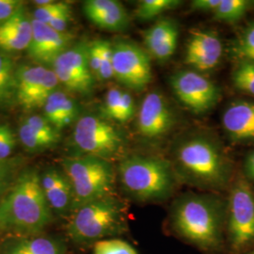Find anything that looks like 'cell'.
<instances>
[{
	"instance_id": "6da1fadb",
	"label": "cell",
	"mask_w": 254,
	"mask_h": 254,
	"mask_svg": "<svg viewBox=\"0 0 254 254\" xmlns=\"http://www.w3.org/2000/svg\"><path fill=\"white\" fill-rule=\"evenodd\" d=\"M52 220V210L41 185L40 173L28 169L19 173L0 200V229L21 236L40 235Z\"/></svg>"
},
{
	"instance_id": "7a4b0ae2",
	"label": "cell",
	"mask_w": 254,
	"mask_h": 254,
	"mask_svg": "<svg viewBox=\"0 0 254 254\" xmlns=\"http://www.w3.org/2000/svg\"><path fill=\"white\" fill-rule=\"evenodd\" d=\"M172 223L179 236L202 250L214 251L221 245L223 210L211 196L188 195L177 200Z\"/></svg>"
},
{
	"instance_id": "3957f363",
	"label": "cell",
	"mask_w": 254,
	"mask_h": 254,
	"mask_svg": "<svg viewBox=\"0 0 254 254\" xmlns=\"http://www.w3.org/2000/svg\"><path fill=\"white\" fill-rule=\"evenodd\" d=\"M118 173L124 190L140 201L167 199L174 189L172 165L161 157L129 155L121 161Z\"/></svg>"
},
{
	"instance_id": "277c9868",
	"label": "cell",
	"mask_w": 254,
	"mask_h": 254,
	"mask_svg": "<svg viewBox=\"0 0 254 254\" xmlns=\"http://www.w3.org/2000/svg\"><path fill=\"white\" fill-rule=\"evenodd\" d=\"M127 230L125 207L114 196L92 200L71 212L67 235L78 244H89L117 236Z\"/></svg>"
},
{
	"instance_id": "5b68a950",
	"label": "cell",
	"mask_w": 254,
	"mask_h": 254,
	"mask_svg": "<svg viewBox=\"0 0 254 254\" xmlns=\"http://www.w3.org/2000/svg\"><path fill=\"white\" fill-rule=\"evenodd\" d=\"M62 165L73 189L72 211L92 200L112 196L115 172L109 160L79 155L65 158Z\"/></svg>"
},
{
	"instance_id": "8992f818",
	"label": "cell",
	"mask_w": 254,
	"mask_h": 254,
	"mask_svg": "<svg viewBox=\"0 0 254 254\" xmlns=\"http://www.w3.org/2000/svg\"><path fill=\"white\" fill-rule=\"evenodd\" d=\"M176 160L183 174L197 186L217 189L227 182V160L218 146L207 138L184 141L177 149Z\"/></svg>"
},
{
	"instance_id": "52a82bcc",
	"label": "cell",
	"mask_w": 254,
	"mask_h": 254,
	"mask_svg": "<svg viewBox=\"0 0 254 254\" xmlns=\"http://www.w3.org/2000/svg\"><path fill=\"white\" fill-rule=\"evenodd\" d=\"M73 144L82 155L109 160L122 152L125 138L106 119L85 115L78 119L73 129Z\"/></svg>"
},
{
	"instance_id": "ba28073f",
	"label": "cell",
	"mask_w": 254,
	"mask_h": 254,
	"mask_svg": "<svg viewBox=\"0 0 254 254\" xmlns=\"http://www.w3.org/2000/svg\"><path fill=\"white\" fill-rule=\"evenodd\" d=\"M113 48V77L135 91L145 90L153 80L150 55L132 41L117 40Z\"/></svg>"
},
{
	"instance_id": "9c48e42d",
	"label": "cell",
	"mask_w": 254,
	"mask_h": 254,
	"mask_svg": "<svg viewBox=\"0 0 254 254\" xmlns=\"http://www.w3.org/2000/svg\"><path fill=\"white\" fill-rule=\"evenodd\" d=\"M54 71L41 65H20L15 72V102L26 111L43 109L59 89Z\"/></svg>"
},
{
	"instance_id": "30bf717a",
	"label": "cell",
	"mask_w": 254,
	"mask_h": 254,
	"mask_svg": "<svg viewBox=\"0 0 254 254\" xmlns=\"http://www.w3.org/2000/svg\"><path fill=\"white\" fill-rule=\"evenodd\" d=\"M170 84L178 100L195 114L206 113L217 106L221 97L218 86L195 70L173 73Z\"/></svg>"
},
{
	"instance_id": "8fae6325",
	"label": "cell",
	"mask_w": 254,
	"mask_h": 254,
	"mask_svg": "<svg viewBox=\"0 0 254 254\" xmlns=\"http://www.w3.org/2000/svg\"><path fill=\"white\" fill-rule=\"evenodd\" d=\"M228 233L235 251L254 242V194L243 180L237 182L231 191Z\"/></svg>"
},
{
	"instance_id": "7c38bea8",
	"label": "cell",
	"mask_w": 254,
	"mask_h": 254,
	"mask_svg": "<svg viewBox=\"0 0 254 254\" xmlns=\"http://www.w3.org/2000/svg\"><path fill=\"white\" fill-rule=\"evenodd\" d=\"M89 43L80 42L61 55L52 65L60 83L70 92L91 95L96 79L88 59Z\"/></svg>"
},
{
	"instance_id": "4fadbf2b",
	"label": "cell",
	"mask_w": 254,
	"mask_h": 254,
	"mask_svg": "<svg viewBox=\"0 0 254 254\" xmlns=\"http://www.w3.org/2000/svg\"><path fill=\"white\" fill-rule=\"evenodd\" d=\"M73 41L72 34L56 31L48 25L32 18V38L27 55L37 65L52 67L55 61L72 46Z\"/></svg>"
},
{
	"instance_id": "5bb4252c",
	"label": "cell",
	"mask_w": 254,
	"mask_h": 254,
	"mask_svg": "<svg viewBox=\"0 0 254 254\" xmlns=\"http://www.w3.org/2000/svg\"><path fill=\"white\" fill-rule=\"evenodd\" d=\"M174 114L167 99L159 91L149 92L140 104L137 114V130L141 136L159 138L174 126Z\"/></svg>"
},
{
	"instance_id": "9a60e30c",
	"label": "cell",
	"mask_w": 254,
	"mask_h": 254,
	"mask_svg": "<svg viewBox=\"0 0 254 254\" xmlns=\"http://www.w3.org/2000/svg\"><path fill=\"white\" fill-rule=\"evenodd\" d=\"M222 54L223 46L217 32L196 29L188 40L185 64L197 72H207L218 66Z\"/></svg>"
},
{
	"instance_id": "2e32d148",
	"label": "cell",
	"mask_w": 254,
	"mask_h": 254,
	"mask_svg": "<svg viewBox=\"0 0 254 254\" xmlns=\"http://www.w3.org/2000/svg\"><path fill=\"white\" fill-rule=\"evenodd\" d=\"M83 12L96 27L109 31H123L130 24L127 9L116 0H87Z\"/></svg>"
},
{
	"instance_id": "e0dca14e",
	"label": "cell",
	"mask_w": 254,
	"mask_h": 254,
	"mask_svg": "<svg viewBox=\"0 0 254 254\" xmlns=\"http://www.w3.org/2000/svg\"><path fill=\"white\" fill-rule=\"evenodd\" d=\"M179 27L172 18L157 20L144 33V45L150 56L157 62H167L175 53Z\"/></svg>"
},
{
	"instance_id": "ac0fdd59",
	"label": "cell",
	"mask_w": 254,
	"mask_h": 254,
	"mask_svg": "<svg viewBox=\"0 0 254 254\" xmlns=\"http://www.w3.org/2000/svg\"><path fill=\"white\" fill-rule=\"evenodd\" d=\"M32 38V18L25 6L0 26V51L6 54L27 50Z\"/></svg>"
},
{
	"instance_id": "d6986e66",
	"label": "cell",
	"mask_w": 254,
	"mask_h": 254,
	"mask_svg": "<svg viewBox=\"0 0 254 254\" xmlns=\"http://www.w3.org/2000/svg\"><path fill=\"white\" fill-rule=\"evenodd\" d=\"M40 177L45 197L52 212L58 215L71 213L73 209V189L64 171L49 168L40 174Z\"/></svg>"
},
{
	"instance_id": "ffe728a7",
	"label": "cell",
	"mask_w": 254,
	"mask_h": 254,
	"mask_svg": "<svg viewBox=\"0 0 254 254\" xmlns=\"http://www.w3.org/2000/svg\"><path fill=\"white\" fill-rule=\"evenodd\" d=\"M222 125L234 141L254 139V103L237 101L223 113Z\"/></svg>"
},
{
	"instance_id": "44dd1931",
	"label": "cell",
	"mask_w": 254,
	"mask_h": 254,
	"mask_svg": "<svg viewBox=\"0 0 254 254\" xmlns=\"http://www.w3.org/2000/svg\"><path fill=\"white\" fill-rule=\"evenodd\" d=\"M0 254H65V247L62 240L52 236H19L1 246Z\"/></svg>"
},
{
	"instance_id": "7402d4cb",
	"label": "cell",
	"mask_w": 254,
	"mask_h": 254,
	"mask_svg": "<svg viewBox=\"0 0 254 254\" xmlns=\"http://www.w3.org/2000/svg\"><path fill=\"white\" fill-rule=\"evenodd\" d=\"M44 117L60 132L69 127L79 115V107L71 95L58 90L43 107Z\"/></svg>"
},
{
	"instance_id": "603a6c76",
	"label": "cell",
	"mask_w": 254,
	"mask_h": 254,
	"mask_svg": "<svg viewBox=\"0 0 254 254\" xmlns=\"http://www.w3.org/2000/svg\"><path fill=\"white\" fill-rule=\"evenodd\" d=\"M101 113L106 120L125 124L135 116V101L128 91L112 88L105 95Z\"/></svg>"
},
{
	"instance_id": "cb8c5ba5",
	"label": "cell",
	"mask_w": 254,
	"mask_h": 254,
	"mask_svg": "<svg viewBox=\"0 0 254 254\" xmlns=\"http://www.w3.org/2000/svg\"><path fill=\"white\" fill-rule=\"evenodd\" d=\"M16 68L9 54L0 51V107L8 108L15 102Z\"/></svg>"
},
{
	"instance_id": "d4e9b609",
	"label": "cell",
	"mask_w": 254,
	"mask_h": 254,
	"mask_svg": "<svg viewBox=\"0 0 254 254\" xmlns=\"http://www.w3.org/2000/svg\"><path fill=\"white\" fill-rule=\"evenodd\" d=\"M251 5L247 0H221L220 5L213 11L214 18L219 22L234 24L244 17Z\"/></svg>"
},
{
	"instance_id": "484cf974",
	"label": "cell",
	"mask_w": 254,
	"mask_h": 254,
	"mask_svg": "<svg viewBox=\"0 0 254 254\" xmlns=\"http://www.w3.org/2000/svg\"><path fill=\"white\" fill-rule=\"evenodd\" d=\"M181 4L179 0H142L137 5L136 16L141 21H151Z\"/></svg>"
},
{
	"instance_id": "4316f807",
	"label": "cell",
	"mask_w": 254,
	"mask_h": 254,
	"mask_svg": "<svg viewBox=\"0 0 254 254\" xmlns=\"http://www.w3.org/2000/svg\"><path fill=\"white\" fill-rule=\"evenodd\" d=\"M18 137L22 145L24 146L25 150L28 153H41L53 147L48 141H46V139L38 136L36 133L27 126L25 121H23L19 126Z\"/></svg>"
},
{
	"instance_id": "83f0119b",
	"label": "cell",
	"mask_w": 254,
	"mask_h": 254,
	"mask_svg": "<svg viewBox=\"0 0 254 254\" xmlns=\"http://www.w3.org/2000/svg\"><path fill=\"white\" fill-rule=\"evenodd\" d=\"M235 88L254 95V62L242 61L233 73Z\"/></svg>"
},
{
	"instance_id": "f1b7e54d",
	"label": "cell",
	"mask_w": 254,
	"mask_h": 254,
	"mask_svg": "<svg viewBox=\"0 0 254 254\" xmlns=\"http://www.w3.org/2000/svg\"><path fill=\"white\" fill-rule=\"evenodd\" d=\"M25 122L37 135L46 141H48L52 146H55L61 139L60 132L44 116L41 115H31L27 117Z\"/></svg>"
},
{
	"instance_id": "f546056e",
	"label": "cell",
	"mask_w": 254,
	"mask_h": 254,
	"mask_svg": "<svg viewBox=\"0 0 254 254\" xmlns=\"http://www.w3.org/2000/svg\"><path fill=\"white\" fill-rule=\"evenodd\" d=\"M93 254H137L136 250L120 239H104L93 247Z\"/></svg>"
},
{
	"instance_id": "4dcf8cb0",
	"label": "cell",
	"mask_w": 254,
	"mask_h": 254,
	"mask_svg": "<svg viewBox=\"0 0 254 254\" xmlns=\"http://www.w3.org/2000/svg\"><path fill=\"white\" fill-rule=\"evenodd\" d=\"M20 161L16 159H7L0 161V198L9 190L17 178Z\"/></svg>"
},
{
	"instance_id": "1f68e13d",
	"label": "cell",
	"mask_w": 254,
	"mask_h": 254,
	"mask_svg": "<svg viewBox=\"0 0 254 254\" xmlns=\"http://www.w3.org/2000/svg\"><path fill=\"white\" fill-rule=\"evenodd\" d=\"M71 6L67 2H56L54 1L51 4H48L43 7H37L33 11L34 20H37L41 23L48 25L53 19L58 17L59 15L64 12L71 10Z\"/></svg>"
},
{
	"instance_id": "d6a6232c",
	"label": "cell",
	"mask_w": 254,
	"mask_h": 254,
	"mask_svg": "<svg viewBox=\"0 0 254 254\" xmlns=\"http://www.w3.org/2000/svg\"><path fill=\"white\" fill-rule=\"evenodd\" d=\"M237 57L243 61L254 62V24L246 28L234 48Z\"/></svg>"
},
{
	"instance_id": "836d02e7",
	"label": "cell",
	"mask_w": 254,
	"mask_h": 254,
	"mask_svg": "<svg viewBox=\"0 0 254 254\" xmlns=\"http://www.w3.org/2000/svg\"><path fill=\"white\" fill-rule=\"evenodd\" d=\"M16 146V136L9 125H0V161L9 159Z\"/></svg>"
},
{
	"instance_id": "e575fe53",
	"label": "cell",
	"mask_w": 254,
	"mask_h": 254,
	"mask_svg": "<svg viewBox=\"0 0 254 254\" xmlns=\"http://www.w3.org/2000/svg\"><path fill=\"white\" fill-rule=\"evenodd\" d=\"M113 77V48L112 44L104 40L102 48L100 73L98 81H108Z\"/></svg>"
},
{
	"instance_id": "d590c367",
	"label": "cell",
	"mask_w": 254,
	"mask_h": 254,
	"mask_svg": "<svg viewBox=\"0 0 254 254\" xmlns=\"http://www.w3.org/2000/svg\"><path fill=\"white\" fill-rule=\"evenodd\" d=\"M104 40H94L88 45V59L91 73L94 78L98 80L100 73L101 60H102V48Z\"/></svg>"
},
{
	"instance_id": "8d00e7d4",
	"label": "cell",
	"mask_w": 254,
	"mask_h": 254,
	"mask_svg": "<svg viewBox=\"0 0 254 254\" xmlns=\"http://www.w3.org/2000/svg\"><path fill=\"white\" fill-rule=\"evenodd\" d=\"M23 5V2L19 0H0V26L10 18Z\"/></svg>"
},
{
	"instance_id": "74e56055",
	"label": "cell",
	"mask_w": 254,
	"mask_h": 254,
	"mask_svg": "<svg viewBox=\"0 0 254 254\" xmlns=\"http://www.w3.org/2000/svg\"><path fill=\"white\" fill-rule=\"evenodd\" d=\"M72 19V9L64 12L63 14L59 15L58 17L53 19L48 26L52 27L56 31L59 32H66V28L68 27L70 21Z\"/></svg>"
},
{
	"instance_id": "f35d334b",
	"label": "cell",
	"mask_w": 254,
	"mask_h": 254,
	"mask_svg": "<svg viewBox=\"0 0 254 254\" xmlns=\"http://www.w3.org/2000/svg\"><path fill=\"white\" fill-rule=\"evenodd\" d=\"M221 0H194L191 9L196 11H214L220 5Z\"/></svg>"
},
{
	"instance_id": "ab89813d",
	"label": "cell",
	"mask_w": 254,
	"mask_h": 254,
	"mask_svg": "<svg viewBox=\"0 0 254 254\" xmlns=\"http://www.w3.org/2000/svg\"><path fill=\"white\" fill-rule=\"evenodd\" d=\"M246 169L249 176L254 181V152L248 157L246 162Z\"/></svg>"
},
{
	"instance_id": "60d3db41",
	"label": "cell",
	"mask_w": 254,
	"mask_h": 254,
	"mask_svg": "<svg viewBox=\"0 0 254 254\" xmlns=\"http://www.w3.org/2000/svg\"><path fill=\"white\" fill-rule=\"evenodd\" d=\"M54 1H52V0H37V1H34L33 3L36 5L37 7H43V6H46L48 4H51Z\"/></svg>"
},
{
	"instance_id": "b9f144b4",
	"label": "cell",
	"mask_w": 254,
	"mask_h": 254,
	"mask_svg": "<svg viewBox=\"0 0 254 254\" xmlns=\"http://www.w3.org/2000/svg\"><path fill=\"white\" fill-rule=\"evenodd\" d=\"M254 254V253H252V254Z\"/></svg>"
}]
</instances>
